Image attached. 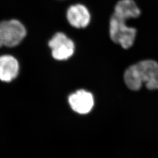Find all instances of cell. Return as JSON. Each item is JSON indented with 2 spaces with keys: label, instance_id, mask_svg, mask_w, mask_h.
<instances>
[{
  "label": "cell",
  "instance_id": "6da1fadb",
  "mask_svg": "<svg viewBox=\"0 0 158 158\" xmlns=\"http://www.w3.org/2000/svg\"><path fill=\"white\" fill-rule=\"evenodd\" d=\"M141 14L134 0H119L114 7L110 19L109 34L111 40L117 44L128 49L135 40L136 29L127 25V21L136 18Z\"/></svg>",
  "mask_w": 158,
  "mask_h": 158
},
{
  "label": "cell",
  "instance_id": "7a4b0ae2",
  "mask_svg": "<svg viewBox=\"0 0 158 158\" xmlns=\"http://www.w3.org/2000/svg\"><path fill=\"white\" fill-rule=\"evenodd\" d=\"M124 81L132 90H140L143 85L149 90L158 89V63L145 60L131 66L125 72Z\"/></svg>",
  "mask_w": 158,
  "mask_h": 158
},
{
  "label": "cell",
  "instance_id": "3957f363",
  "mask_svg": "<svg viewBox=\"0 0 158 158\" xmlns=\"http://www.w3.org/2000/svg\"><path fill=\"white\" fill-rule=\"evenodd\" d=\"M27 35L24 25L17 19L0 22V48L18 45Z\"/></svg>",
  "mask_w": 158,
  "mask_h": 158
},
{
  "label": "cell",
  "instance_id": "277c9868",
  "mask_svg": "<svg viewBox=\"0 0 158 158\" xmlns=\"http://www.w3.org/2000/svg\"><path fill=\"white\" fill-rule=\"evenodd\" d=\"M52 57L57 60H65L72 56L75 46L73 41L63 32L54 35L48 43Z\"/></svg>",
  "mask_w": 158,
  "mask_h": 158
},
{
  "label": "cell",
  "instance_id": "5b68a950",
  "mask_svg": "<svg viewBox=\"0 0 158 158\" xmlns=\"http://www.w3.org/2000/svg\"><path fill=\"white\" fill-rule=\"evenodd\" d=\"M69 102L74 111L80 114H86L93 109L94 100L91 93L85 90H80L69 96Z\"/></svg>",
  "mask_w": 158,
  "mask_h": 158
},
{
  "label": "cell",
  "instance_id": "8992f818",
  "mask_svg": "<svg viewBox=\"0 0 158 158\" xmlns=\"http://www.w3.org/2000/svg\"><path fill=\"white\" fill-rule=\"evenodd\" d=\"M66 17L69 23L76 28H85L90 22V12L81 4L70 6L67 11Z\"/></svg>",
  "mask_w": 158,
  "mask_h": 158
},
{
  "label": "cell",
  "instance_id": "52a82bcc",
  "mask_svg": "<svg viewBox=\"0 0 158 158\" xmlns=\"http://www.w3.org/2000/svg\"><path fill=\"white\" fill-rule=\"evenodd\" d=\"M19 66L17 59L11 55L0 56V81L8 83L15 79Z\"/></svg>",
  "mask_w": 158,
  "mask_h": 158
}]
</instances>
